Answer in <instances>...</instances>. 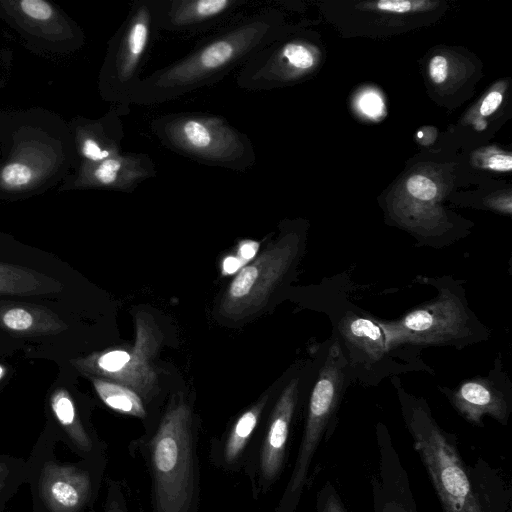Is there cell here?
I'll return each instance as SVG.
<instances>
[{
    "instance_id": "cell-34",
    "label": "cell",
    "mask_w": 512,
    "mask_h": 512,
    "mask_svg": "<svg viewBox=\"0 0 512 512\" xmlns=\"http://www.w3.org/2000/svg\"><path fill=\"white\" fill-rule=\"evenodd\" d=\"M244 265V262L236 257V256H229L226 257L222 264V272L224 275L226 274H233L236 271H238L242 266Z\"/></svg>"
},
{
    "instance_id": "cell-26",
    "label": "cell",
    "mask_w": 512,
    "mask_h": 512,
    "mask_svg": "<svg viewBox=\"0 0 512 512\" xmlns=\"http://www.w3.org/2000/svg\"><path fill=\"white\" fill-rule=\"evenodd\" d=\"M17 4L20 11L33 21H48L55 14L53 7L43 0H22Z\"/></svg>"
},
{
    "instance_id": "cell-22",
    "label": "cell",
    "mask_w": 512,
    "mask_h": 512,
    "mask_svg": "<svg viewBox=\"0 0 512 512\" xmlns=\"http://www.w3.org/2000/svg\"><path fill=\"white\" fill-rule=\"evenodd\" d=\"M51 409L77 447L85 452H90L93 442L80 421L74 402L69 392L64 388H57L50 398Z\"/></svg>"
},
{
    "instance_id": "cell-3",
    "label": "cell",
    "mask_w": 512,
    "mask_h": 512,
    "mask_svg": "<svg viewBox=\"0 0 512 512\" xmlns=\"http://www.w3.org/2000/svg\"><path fill=\"white\" fill-rule=\"evenodd\" d=\"M152 512H197L199 464L192 408L182 395L169 401L146 444Z\"/></svg>"
},
{
    "instance_id": "cell-16",
    "label": "cell",
    "mask_w": 512,
    "mask_h": 512,
    "mask_svg": "<svg viewBox=\"0 0 512 512\" xmlns=\"http://www.w3.org/2000/svg\"><path fill=\"white\" fill-rule=\"evenodd\" d=\"M457 411L471 424L482 425L484 416H491L503 425L507 424L510 409L504 395L484 380L463 383L452 395Z\"/></svg>"
},
{
    "instance_id": "cell-10",
    "label": "cell",
    "mask_w": 512,
    "mask_h": 512,
    "mask_svg": "<svg viewBox=\"0 0 512 512\" xmlns=\"http://www.w3.org/2000/svg\"><path fill=\"white\" fill-rule=\"evenodd\" d=\"M247 0H154L158 32L193 36L243 16Z\"/></svg>"
},
{
    "instance_id": "cell-12",
    "label": "cell",
    "mask_w": 512,
    "mask_h": 512,
    "mask_svg": "<svg viewBox=\"0 0 512 512\" xmlns=\"http://www.w3.org/2000/svg\"><path fill=\"white\" fill-rule=\"evenodd\" d=\"M378 466L371 479L373 512H417L408 471L385 428L377 432Z\"/></svg>"
},
{
    "instance_id": "cell-19",
    "label": "cell",
    "mask_w": 512,
    "mask_h": 512,
    "mask_svg": "<svg viewBox=\"0 0 512 512\" xmlns=\"http://www.w3.org/2000/svg\"><path fill=\"white\" fill-rule=\"evenodd\" d=\"M267 402L264 397L243 412L231 427L221 448L219 463L226 470H235L251 441Z\"/></svg>"
},
{
    "instance_id": "cell-27",
    "label": "cell",
    "mask_w": 512,
    "mask_h": 512,
    "mask_svg": "<svg viewBox=\"0 0 512 512\" xmlns=\"http://www.w3.org/2000/svg\"><path fill=\"white\" fill-rule=\"evenodd\" d=\"M104 512H129L121 487L114 481L109 483Z\"/></svg>"
},
{
    "instance_id": "cell-20",
    "label": "cell",
    "mask_w": 512,
    "mask_h": 512,
    "mask_svg": "<svg viewBox=\"0 0 512 512\" xmlns=\"http://www.w3.org/2000/svg\"><path fill=\"white\" fill-rule=\"evenodd\" d=\"M339 330L352 347L373 361L379 360L387 351L381 327L368 318L347 316L341 321Z\"/></svg>"
},
{
    "instance_id": "cell-17",
    "label": "cell",
    "mask_w": 512,
    "mask_h": 512,
    "mask_svg": "<svg viewBox=\"0 0 512 512\" xmlns=\"http://www.w3.org/2000/svg\"><path fill=\"white\" fill-rule=\"evenodd\" d=\"M0 329L22 336L59 334L68 325L52 310L35 304L0 303Z\"/></svg>"
},
{
    "instance_id": "cell-32",
    "label": "cell",
    "mask_w": 512,
    "mask_h": 512,
    "mask_svg": "<svg viewBox=\"0 0 512 512\" xmlns=\"http://www.w3.org/2000/svg\"><path fill=\"white\" fill-rule=\"evenodd\" d=\"M502 94L499 91H491L482 101L480 107V114L482 116H489L492 114L501 104Z\"/></svg>"
},
{
    "instance_id": "cell-30",
    "label": "cell",
    "mask_w": 512,
    "mask_h": 512,
    "mask_svg": "<svg viewBox=\"0 0 512 512\" xmlns=\"http://www.w3.org/2000/svg\"><path fill=\"white\" fill-rule=\"evenodd\" d=\"M359 106L365 114L371 117H376L381 113L383 103L381 98L377 94L366 93L361 97V100L359 101Z\"/></svg>"
},
{
    "instance_id": "cell-28",
    "label": "cell",
    "mask_w": 512,
    "mask_h": 512,
    "mask_svg": "<svg viewBox=\"0 0 512 512\" xmlns=\"http://www.w3.org/2000/svg\"><path fill=\"white\" fill-rule=\"evenodd\" d=\"M423 1H388L382 0L375 3V9L389 13H407L425 6Z\"/></svg>"
},
{
    "instance_id": "cell-25",
    "label": "cell",
    "mask_w": 512,
    "mask_h": 512,
    "mask_svg": "<svg viewBox=\"0 0 512 512\" xmlns=\"http://www.w3.org/2000/svg\"><path fill=\"white\" fill-rule=\"evenodd\" d=\"M409 194L421 201H430L437 194L435 183L424 175H414L410 177L406 184Z\"/></svg>"
},
{
    "instance_id": "cell-29",
    "label": "cell",
    "mask_w": 512,
    "mask_h": 512,
    "mask_svg": "<svg viewBox=\"0 0 512 512\" xmlns=\"http://www.w3.org/2000/svg\"><path fill=\"white\" fill-rule=\"evenodd\" d=\"M429 74L433 82L440 84L444 82L448 76V61L442 55L434 56L430 60Z\"/></svg>"
},
{
    "instance_id": "cell-11",
    "label": "cell",
    "mask_w": 512,
    "mask_h": 512,
    "mask_svg": "<svg viewBox=\"0 0 512 512\" xmlns=\"http://www.w3.org/2000/svg\"><path fill=\"white\" fill-rule=\"evenodd\" d=\"M298 391V379H292L273 407L258 456V493H266L282 473Z\"/></svg>"
},
{
    "instance_id": "cell-6",
    "label": "cell",
    "mask_w": 512,
    "mask_h": 512,
    "mask_svg": "<svg viewBox=\"0 0 512 512\" xmlns=\"http://www.w3.org/2000/svg\"><path fill=\"white\" fill-rule=\"evenodd\" d=\"M158 32L154 0H136L108 44L99 77L101 96L129 108L130 96Z\"/></svg>"
},
{
    "instance_id": "cell-23",
    "label": "cell",
    "mask_w": 512,
    "mask_h": 512,
    "mask_svg": "<svg viewBox=\"0 0 512 512\" xmlns=\"http://www.w3.org/2000/svg\"><path fill=\"white\" fill-rule=\"evenodd\" d=\"M33 178V169L22 161H11L0 169V183L9 191L24 190Z\"/></svg>"
},
{
    "instance_id": "cell-24",
    "label": "cell",
    "mask_w": 512,
    "mask_h": 512,
    "mask_svg": "<svg viewBox=\"0 0 512 512\" xmlns=\"http://www.w3.org/2000/svg\"><path fill=\"white\" fill-rule=\"evenodd\" d=\"M316 512H348L330 480H326L317 492Z\"/></svg>"
},
{
    "instance_id": "cell-1",
    "label": "cell",
    "mask_w": 512,
    "mask_h": 512,
    "mask_svg": "<svg viewBox=\"0 0 512 512\" xmlns=\"http://www.w3.org/2000/svg\"><path fill=\"white\" fill-rule=\"evenodd\" d=\"M281 33V18L274 10L260 8L244 14L202 40L183 58L141 78L130 104L158 105L217 83Z\"/></svg>"
},
{
    "instance_id": "cell-37",
    "label": "cell",
    "mask_w": 512,
    "mask_h": 512,
    "mask_svg": "<svg viewBox=\"0 0 512 512\" xmlns=\"http://www.w3.org/2000/svg\"><path fill=\"white\" fill-rule=\"evenodd\" d=\"M4 484L0 482V490L3 488Z\"/></svg>"
},
{
    "instance_id": "cell-35",
    "label": "cell",
    "mask_w": 512,
    "mask_h": 512,
    "mask_svg": "<svg viewBox=\"0 0 512 512\" xmlns=\"http://www.w3.org/2000/svg\"><path fill=\"white\" fill-rule=\"evenodd\" d=\"M9 474V468L6 464L0 463V479L6 477Z\"/></svg>"
},
{
    "instance_id": "cell-2",
    "label": "cell",
    "mask_w": 512,
    "mask_h": 512,
    "mask_svg": "<svg viewBox=\"0 0 512 512\" xmlns=\"http://www.w3.org/2000/svg\"><path fill=\"white\" fill-rule=\"evenodd\" d=\"M404 418L443 512H511V488L500 472L482 457L468 465L455 436L423 405H407Z\"/></svg>"
},
{
    "instance_id": "cell-9",
    "label": "cell",
    "mask_w": 512,
    "mask_h": 512,
    "mask_svg": "<svg viewBox=\"0 0 512 512\" xmlns=\"http://www.w3.org/2000/svg\"><path fill=\"white\" fill-rule=\"evenodd\" d=\"M469 316L454 294L443 292L433 301L418 307L399 320L378 323L386 350L402 344H445L470 335Z\"/></svg>"
},
{
    "instance_id": "cell-15",
    "label": "cell",
    "mask_w": 512,
    "mask_h": 512,
    "mask_svg": "<svg viewBox=\"0 0 512 512\" xmlns=\"http://www.w3.org/2000/svg\"><path fill=\"white\" fill-rule=\"evenodd\" d=\"M129 111L128 107L115 105L102 118L81 125L77 149L83 164L98 163L121 153L124 128L120 117Z\"/></svg>"
},
{
    "instance_id": "cell-31",
    "label": "cell",
    "mask_w": 512,
    "mask_h": 512,
    "mask_svg": "<svg viewBox=\"0 0 512 512\" xmlns=\"http://www.w3.org/2000/svg\"><path fill=\"white\" fill-rule=\"evenodd\" d=\"M484 166L495 171H510L512 167L511 155L495 153L484 160Z\"/></svg>"
},
{
    "instance_id": "cell-33",
    "label": "cell",
    "mask_w": 512,
    "mask_h": 512,
    "mask_svg": "<svg viewBox=\"0 0 512 512\" xmlns=\"http://www.w3.org/2000/svg\"><path fill=\"white\" fill-rule=\"evenodd\" d=\"M259 246V242L252 240H244L240 243L238 247L237 257L240 258L244 263H246L256 255Z\"/></svg>"
},
{
    "instance_id": "cell-8",
    "label": "cell",
    "mask_w": 512,
    "mask_h": 512,
    "mask_svg": "<svg viewBox=\"0 0 512 512\" xmlns=\"http://www.w3.org/2000/svg\"><path fill=\"white\" fill-rule=\"evenodd\" d=\"M297 250V238L286 235L242 267L222 297V315L242 319L263 308L287 273Z\"/></svg>"
},
{
    "instance_id": "cell-7",
    "label": "cell",
    "mask_w": 512,
    "mask_h": 512,
    "mask_svg": "<svg viewBox=\"0 0 512 512\" xmlns=\"http://www.w3.org/2000/svg\"><path fill=\"white\" fill-rule=\"evenodd\" d=\"M135 342L129 349L93 353L71 361L89 377L102 378L135 391L144 401L151 399L158 381L154 359L162 342V333L151 315L135 316Z\"/></svg>"
},
{
    "instance_id": "cell-36",
    "label": "cell",
    "mask_w": 512,
    "mask_h": 512,
    "mask_svg": "<svg viewBox=\"0 0 512 512\" xmlns=\"http://www.w3.org/2000/svg\"><path fill=\"white\" fill-rule=\"evenodd\" d=\"M3 375V368L0 366V378L2 377Z\"/></svg>"
},
{
    "instance_id": "cell-13",
    "label": "cell",
    "mask_w": 512,
    "mask_h": 512,
    "mask_svg": "<svg viewBox=\"0 0 512 512\" xmlns=\"http://www.w3.org/2000/svg\"><path fill=\"white\" fill-rule=\"evenodd\" d=\"M155 176L156 166L148 154L121 152L98 163L83 164L80 184L130 193Z\"/></svg>"
},
{
    "instance_id": "cell-21",
    "label": "cell",
    "mask_w": 512,
    "mask_h": 512,
    "mask_svg": "<svg viewBox=\"0 0 512 512\" xmlns=\"http://www.w3.org/2000/svg\"><path fill=\"white\" fill-rule=\"evenodd\" d=\"M99 398L111 409L144 419L147 416L144 400L130 388L119 383L90 377Z\"/></svg>"
},
{
    "instance_id": "cell-4",
    "label": "cell",
    "mask_w": 512,
    "mask_h": 512,
    "mask_svg": "<svg viewBox=\"0 0 512 512\" xmlns=\"http://www.w3.org/2000/svg\"><path fill=\"white\" fill-rule=\"evenodd\" d=\"M150 130L163 146L200 164L244 172L256 162L249 137L221 116L170 113L154 118Z\"/></svg>"
},
{
    "instance_id": "cell-5",
    "label": "cell",
    "mask_w": 512,
    "mask_h": 512,
    "mask_svg": "<svg viewBox=\"0 0 512 512\" xmlns=\"http://www.w3.org/2000/svg\"><path fill=\"white\" fill-rule=\"evenodd\" d=\"M346 359L334 341L311 392L301 442L291 475L275 512H296L306 489L310 468L338 408L345 378Z\"/></svg>"
},
{
    "instance_id": "cell-14",
    "label": "cell",
    "mask_w": 512,
    "mask_h": 512,
    "mask_svg": "<svg viewBox=\"0 0 512 512\" xmlns=\"http://www.w3.org/2000/svg\"><path fill=\"white\" fill-rule=\"evenodd\" d=\"M92 492L88 471L53 462L44 464L39 478V493L50 512H79Z\"/></svg>"
},
{
    "instance_id": "cell-18",
    "label": "cell",
    "mask_w": 512,
    "mask_h": 512,
    "mask_svg": "<svg viewBox=\"0 0 512 512\" xmlns=\"http://www.w3.org/2000/svg\"><path fill=\"white\" fill-rule=\"evenodd\" d=\"M62 283L37 270L0 261V295L33 296L59 293Z\"/></svg>"
}]
</instances>
